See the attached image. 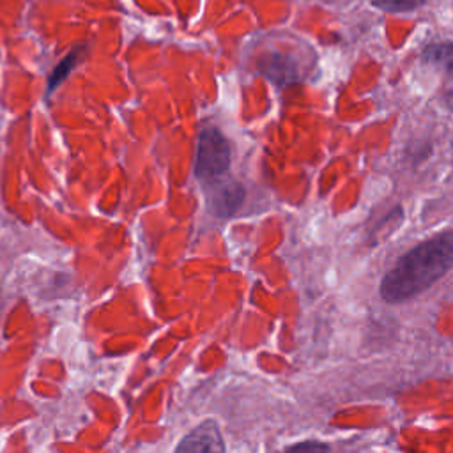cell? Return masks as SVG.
<instances>
[{"label": "cell", "instance_id": "1", "mask_svg": "<svg viewBox=\"0 0 453 453\" xmlns=\"http://www.w3.org/2000/svg\"><path fill=\"white\" fill-rule=\"evenodd\" d=\"M453 267V230L441 232L409 250L380 281L386 303L407 301L441 280Z\"/></svg>", "mask_w": 453, "mask_h": 453}, {"label": "cell", "instance_id": "2", "mask_svg": "<svg viewBox=\"0 0 453 453\" xmlns=\"http://www.w3.org/2000/svg\"><path fill=\"white\" fill-rule=\"evenodd\" d=\"M230 168V145L218 127H203L196 143L195 175L200 182L209 184Z\"/></svg>", "mask_w": 453, "mask_h": 453}, {"label": "cell", "instance_id": "3", "mask_svg": "<svg viewBox=\"0 0 453 453\" xmlns=\"http://www.w3.org/2000/svg\"><path fill=\"white\" fill-rule=\"evenodd\" d=\"M207 188V207L218 218L234 216L244 202V186L226 175L205 184Z\"/></svg>", "mask_w": 453, "mask_h": 453}, {"label": "cell", "instance_id": "4", "mask_svg": "<svg viewBox=\"0 0 453 453\" xmlns=\"http://www.w3.org/2000/svg\"><path fill=\"white\" fill-rule=\"evenodd\" d=\"M258 69L267 80H271L273 83H276L280 87H287V85L297 83L301 80L297 62L290 55H285L280 51L262 57Z\"/></svg>", "mask_w": 453, "mask_h": 453}, {"label": "cell", "instance_id": "5", "mask_svg": "<svg viewBox=\"0 0 453 453\" xmlns=\"http://www.w3.org/2000/svg\"><path fill=\"white\" fill-rule=\"evenodd\" d=\"M177 451H225L223 437L216 421H203L182 437Z\"/></svg>", "mask_w": 453, "mask_h": 453}, {"label": "cell", "instance_id": "6", "mask_svg": "<svg viewBox=\"0 0 453 453\" xmlns=\"http://www.w3.org/2000/svg\"><path fill=\"white\" fill-rule=\"evenodd\" d=\"M421 60L453 78V41L430 42L421 51Z\"/></svg>", "mask_w": 453, "mask_h": 453}, {"label": "cell", "instance_id": "7", "mask_svg": "<svg viewBox=\"0 0 453 453\" xmlns=\"http://www.w3.org/2000/svg\"><path fill=\"white\" fill-rule=\"evenodd\" d=\"M80 55H81V50H74V51H71L65 58H62L58 64H57V67L53 69V73H51V76H50V81H48V88L50 90H53L55 87H58L65 78H67V74L76 67V64L80 62Z\"/></svg>", "mask_w": 453, "mask_h": 453}, {"label": "cell", "instance_id": "8", "mask_svg": "<svg viewBox=\"0 0 453 453\" xmlns=\"http://www.w3.org/2000/svg\"><path fill=\"white\" fill-rule=\"evenodd\" d=\"M373 7L384 12L398 14V12H411L419 9L421 5L426 4V0H372L370 2Z\"/></svg>", "mask_w": 453, "mask_h": 453}, {"label": "cell", "instance_id": "9", "mask_svg": "<svg viewBox=\"0 0 453 453\" xmlns=\"http://www.w3.org/2000/svg\"><path fill=\"white\" fill-rule=\"evenodd\" d=\"M287 449H290V451H327L329 446L322 444V442H317V441H306V442L292 444Z\"/></svg>", "mask_w": 453, "mask_h": 453}, {"label": "cell", "instance_id": "10", "mask_svg": "<svg viewBox=\"0 0 453 453\" xmlns=\"http://www.w3.org/2000/svg\"><path fill=\"white\" fill-rule=\"evenodd\" d=\"M442 99H444V104H446V108H448L449 111H453V90L446 92Z\"/></svg>", "mask_w": 453, "mask_h": 453}]
</instances>
